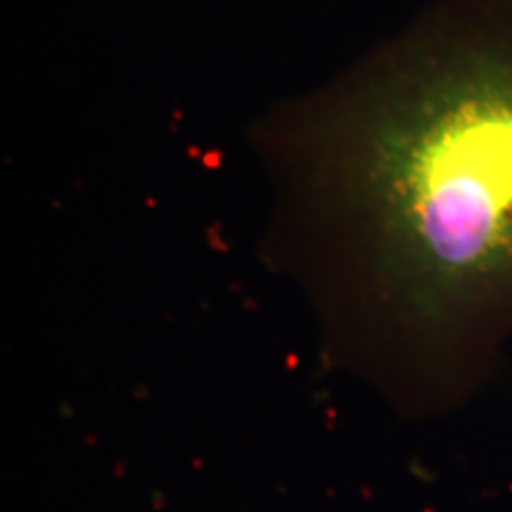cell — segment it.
I'll list each match as a JSON object with an SVG mask.
<instances>
[{
  "label": "cell",
  "mask_w": 512,
  "mask_h": 512,
  "mask_svg": "<svg viewBox=\"0 0 512 512\" xmlns=\"http://www.w3.org/2000/svg\"><path fill=\"white\" fill-rule=\"evenodd\" d=\"M256 143L403 328L512 318V0H439Z\"/></svg>",
  "instance_id": "cell-1"
}]
</instances>
